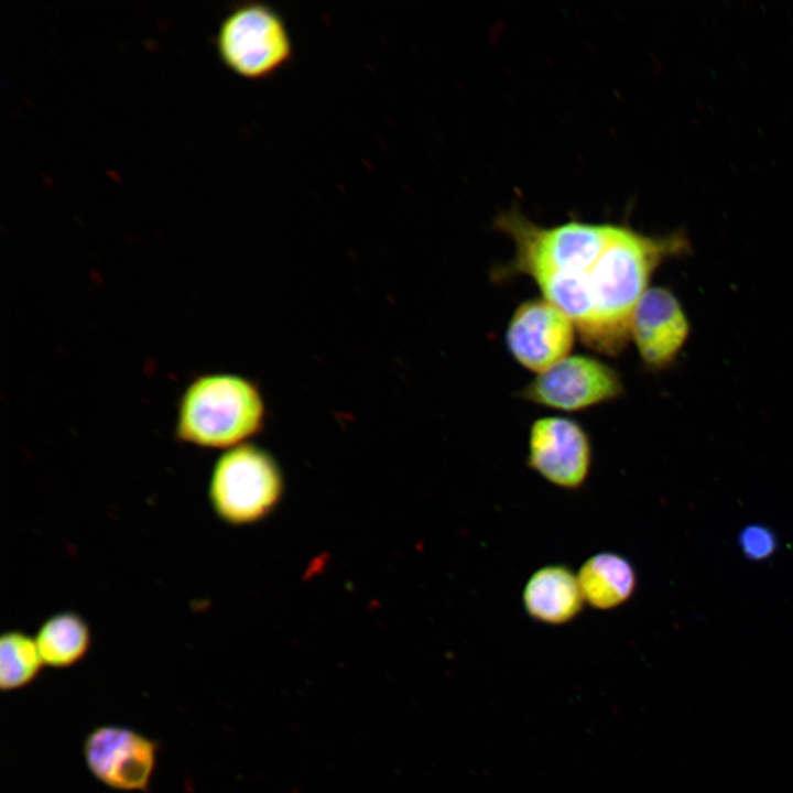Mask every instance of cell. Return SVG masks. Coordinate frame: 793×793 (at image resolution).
<instances>
[{
	"label": "cell",
	"instance_id": "7c38bea8",
	"mask_svg": "<svg viewBox=\"0 0 793 793\" xmlns=\"http://www.w3.org/2000/svg\"><path fill=\"white\" fill-rule=\"evenodd\" d=\"M34 638L44 665L53 669L74 666L86 656L91 644L89 626L73 611L48 617Z\"/></svg>",
	"mask_w": 793,
	"mask_h": 793
},
{
	"label": "cell",
	"instance_id": "3957f363",
	"mask_svg": "<svg viewBox=\"0 0 793 793\" xmlns=\"http://www.w3.org/2000/svg\"><path fill=\"white\" fill-rule=\"evenodd\" d=\"M216 50L231 73L254 82L273 77L291 63L294 54L282 15L258 1L240 3L224 17Z\"/></svg>",
	"mask_w": 793,
	"mask_h": 793
},
{
	"label": "cell",
	"instance_id": "4fadbf2b",
	"mask_svg": "<svg viewBox=\"0 0 793 793\" xmlns=\"http://www.w3.org/2000/svg\"><path fill=\"white\" fill-rule=\"evenodd\" d=\"M44 662L34 637L9 630L0 639V688L13 692L29 686L40 675Z\"/></svg>",
	"mask_w": 793,
	"mask_h": 793
},
{
	"label": "cell",
	"instance_id": "ba28073f",
	"mask_svg": "<svg viewBox=\"0 0 793 793\" xmlns=\"http://www.w3.org/2000/svg\"><path fill=\"white\" fill-rule=\"evenodd\" d=\"M526 458L528 466L547 482L563 489H578L590 472L591 442L573 419L541 417L530 427Z\"/></svg>",
	"mask_w": 793,
	"mask_h": 793
},
{
	"label": "cell",
	"instance_id": "277c9868",
	"mask_svg": "<svg viewBox=\"0 0 793 793\" xmlns=\"http://www.w3.org/2000/svg\"><path fill=\"white\" fill-rule=\"evenodd\" d=\"M282 475L263 448L245 443L226 449L214 464L208 499L218 518L229 524L253 523L279 501Z\"/></svg>",
	"mask_w": 793,
	"mask_h": 793
},
{
	"label": "cell",
	"instance_id": "7a4b0ae2",
	"mask_svg": "<svg viewBox=\"0 0 793 793\" xmlns=\"http://www.w3.org/2000/svg\"><path fill=\"white\" fill-rule=\"evenodd\" d=\"M265 417L263 394L252 380L231 372L205 373L181 394L174 434L185 444L226 450L257 435Z\"/></svg>",
	"mask_w": 793,
	"mask_h": 793
},
{
	"label": "cell",
	"instance_id": "9c48e42d",
	"mask_svg": "<svg viewBox=\"0 0 793 793\" xmlns=\"http://www.w3.org/2000/svg\"><path fill=\"white\" fill-rule=\"evenodd\" d=\"M689 336V323L675 294L663 286L649 287L637 303L630 326L643 363L653 370L673 363Z\"/></svg>",
	"mask_w": 793,
	"mask_h": 793
},
{
	"label": "cell",
	"instance_id": "5b68a950",
	"mask_svg": "<svg viewBox=\"0 0 793 793\" xmlns=\"http://www.w3.org/2000/svg\"><path fill=\"white\" fill-rule=\"evenodd\" d=\"M624 394L620 374L590 356L569 355L537 373L519 395L546 408L574 412L612 401Z\"/></svg>",
	"mask_w": 793,
	"mask_h": 793
},
{
	"label": "cell",
	"instance_id": "5bb4252c",
	"mask_svg": "<svg viewBox=\"0 0 793 793\" xmlns=\"http://www.w3.org/2000/svg\"><path fill=\"white\" fill-rule=\"evenodd\" d=\"M740 544L749 557L760 560L773 552L775 541L768 529L749 526L741 533Z\"/></svg>",
	"mask_w": 793,
	"mask_h": 793
},
{
	"label": "cell",
	"instance_id": "8992f818",
	"mask_svg": "<svg viewBox=\"0 0 793 793\" xmlns=\"http://www.w3.org/2000/svg\"><path fill=\"white\" fill-rule=\"evenodd\" d=\"M157 751L156 741L119 725L94 728L83 743V756L90 774L104 785L124 792L149 790Z\"/></svg>",
	"mask_w": 793,
	"mask_h": 793
},
{
	"label": "cell",
	"instance_id": "30bf717a",
	"mask_svg": "<svg viewBox=\"0 0 793 793\" xmlns=\"http://www.w3.org/2000/svg\"><path fill=\"white\" fill-rule=\"evenodd\" d=\"M522 602L530 618L560 626L580 613L585 599L577 574L565 565L553 564L539 568L529 577Z\"/></svg>",
	"mask_w": 793,
	"mask_h": 793
},
{
	"label": "cell",
	"instance_id": "8fae6325",
	"mask_svg": "<svg viewBox=\"0 0 793 793\" xmlns=\"http://www.w3.org/2000/svg\"><path fill=\"white\" fill-rule=\"evenodd\" d=\"M579 586L589 606L610 610L623 605L634 593L637 575L622 555L601 552L588 557L577 573Z\"/></svg>",
	"mask_w": 793,
	"mask_h": 793
},
{
	"label": "cell",
	"instance_id": "52a82bcc",
	"mask_svg": "<svg viewBox=\"0 0 793 793\" xmlns=\"http://www.w3.org/2000/svg\"><path fill=\"white\" fill-rule=\"evenodd\" d=\"M576 335L572 319L542 296L513 311L504 338L513 359L537 374L571 355Z\"/></svg>",
	"mask_w": 793,
	"mask_h": 793
},
{
	"label": "cell",
	"instance_id": "6da1fadb",
	"mask_svg": "<svg viewBox=\"0 0 793 793\" xmlns=\"http://www.w3.org/2000/svg\"><path fill=\"white\" fill-rule=\"evenodd\" d=\"M493 225L514 247L495 279L529 276L572 319L586 347L611 357L631 341L632 314L653 273L692 248L682 230L652 236L626 222L579 219L546 227L518 208L499 214Z\"/></svg>",
	"mask_w": 793,
	"mask_h": 793
}]
</instances>
